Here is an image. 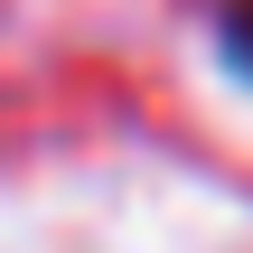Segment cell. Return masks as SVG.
<instances>
[{
	"label": "cell",
	"mask_w": 253,
	"mask_h": 253,
	"mask_svg": "<svg viewBox=\"0 0 253 253\" xmlns=\"http://www.w3.org/2000/svg\"><path fill=\"white\" fill-rule=\"evenodd\" d=\"M216 56L253 84V0H216Z\"/></svg>",
	"instance_id": "1"
}]
</instances>
